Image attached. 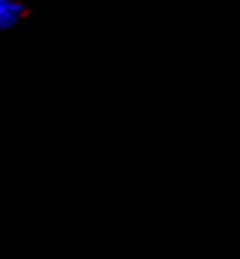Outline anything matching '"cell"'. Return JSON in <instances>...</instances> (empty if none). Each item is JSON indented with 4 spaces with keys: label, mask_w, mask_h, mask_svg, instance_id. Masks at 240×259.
<instances>
[{
    "label": "cell",
    "mask_w": 240,
    "mask_h": 259,
    "mask_svg": "<svg viewBox=\"0 0 240 259\" xmlns=\"http://www.w3.org/2000/svg\"><path fill=\"white\" fill-rule=\"evenodd\" d=\"M23 6L17 0H0V30L12 29L23 17Z\"/></svg>",
    "instance_id": "cell-1"
}]
</instances>
